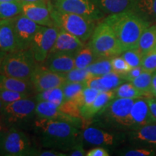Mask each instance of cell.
<instances>
[{
    "mask_svg": "<svg viewBox=\"0 0 156 156\" xmlns=\"http://www.w3.org/2000/svg\"><path fill=\"white\" fill-rule=\"evenodd\" d=\"M34 126L41 145L44 147L68 152L82 142L80 128L71 123L36 118Z\"/></svg>",
    "mask_w": 156,
    "mask_h": 156,
    "instance_id": "1",
    "label": "cell"
},
{
    "mask_svg": "<svg viewBox=\"0 0 156 156\" xmlns=\"http://www.w3.org/2000/svg\"><path fill=\"white\" fill-rule=\"evenodd\" d=\"M104 21L112 27L124 51L137 48L140 36L151 25L133 10L108 15Z\"/></svg>",
    "mask_w": 156,
    "mask_h": 156,
    "instance_id": "2",
    "label": "cell"
},
{
    "mask_svg": "<svg viewBox=\"0 0 156 156\" xmlns=\"http://www.w3.org/2000/svg\"><path fill=\"white\" fill-rule=\"evenodd\" d=\"M39 63L30 48L7 53L4 58L0 73L8 77L30 80Z\"/></svg>",
    "mask_w": 156,
    "mask_h": 156,
    "instance_id": "3",
    "label": "cell"
},
{
    "mask_svg": "<svg viewBox=\"0 0 156 156\" xmlns=\"http://www.w3.org/2000/svg\"><path fill=\"white\" fill-rule=\"evenodd\" d=\"M51 15L55 26L64 29L85 42L92 36L96 21L82 15L65 12L53 7L51 2Z\"/></svg>",
    "mask_w": 156,
    "mask_h": 156,
    "instance_id": "4",
    "label": "cell"
},
{
    "mask_svg": "<svg viewBox=\"0 0 156 156\" xmlns=\"http://www.w3.org/2000/svg\"><path fill=\"white\" fill-rule=\"evenodd\" d=\"M88 45L98 58H113L124 52L112 27L104 20L96 25Z\"/></svg>",
    "mask_w": 156,
    "mask_h": 156,
    "instance_id": "5",
    "label": "cell"
},
{
    "mask_svg": "<svg viewBox=\"0 0 156 156\" xmlns=\"http://www.w3.org/2000/svg\"><path fill=\"white\" fill-rule=\"evenodd\" d=\"M40 150L34 145L24 132L16 127H10L2 134L0 140V155H38Z\"/></svg>",
    "mask_w": 156,
    "mask_h": 156,
    "instance_id": "6",
    "label": "cell"
},
{
    "mask_svg": "<svg viewBox=\"0 0 156 156\" xmlns=\"http://www.w3.org/2000/svg\"><path fill=\"white\" fill-rule=\"evenodd\" d=\"M36 101L29 98L20 99L5 105L0 112L4 124L7 127H16L26 124L36 115Z\"/></svg>",
    "mask_w": 156,
    "mask_h": 156,
    "instance_id": "7",
    "label": "cell"
},
{
    "mask_svg": "<svg viewBox=\"0 0 156 156\" xmlns=\"http://www.w3.org/2000/svg\"><path fill=\"white\" fill-rule=\"evenodd\" d=\"M135 100L125 98L113 99L99 114L116 125L129 127L132 126L130 112Z\"/></svg>",
    "mask_w": 156,
    "mask_h": 156,
    "instance_id": "8",
    "label": "cell"
},
{
    "mask_svg": "<svg viewBox=\"0 0 156 156\" xmlns=\"http://www.w3.org/2000/svg\"><path fill=\"white\" fill-rule=\"evenodd\" d=\"M58 28L56 26H41L33 38L30 49L39 64L46 59L55 44Z\"/></svg>",
    "mask_w": 156,
    "mask_h": 156,
    "instance_id": "9",
    "label": "cell"
},
{
    "mask_svg": "<svg viewBox=\"0 0 156 156\" xmlns=\"http://www.w3.org/2000/svg\"><path fill=\"white\" fill-rule=\"evenodd\" d=\"M51 5L58 10L82 15L95 21L102 19L104 15L93 0H53Z\"/></svg>",
    "mask_w": 156,
    "mask_h": 156,
    "instance_id": "10",
    "label": "cell"
},
{
    "mask_svg": "<svg viewBox=\"0 0 156 156\" xmlns=\"http://www.w3.org/2000/svg\"><path fill=\"white\" fill-rule=\"evenodd\" d=\"M34 90L37 93L46 90L62 87L66 83L64 75L48 69L42 64H38L30 79Z\"/></svg>",
    "mask_w": 156,
    "mask_h": 156,
    "instance_id": "11",
    "label": "cell"
},
{
    "mask_svg": "<svg viewBox=\"0 0 156 156\" xmlns=\"http://www.w3.org/2000/svg\"><path fill=\"white\" fill-rule=\"evenodd\" d=\"M20 50L30 48L33 38L41 27L24 15L20 14L12 18Z\"/></svg>",
    "mask_w": 156,
    "mask_h": 156,
    "instance_id": "12",
    "label": "cell"
},
{
    "mask_svg": "<svg viewBox=\"0 0 156 156\" xmlns=\"http://www.w3.org/2000/svg\"><path fill=\"white\" fill-rule=\"evenodd\" d=\"M36 116V118L59 120L71 123L80 129L83 127L84 124L83 118L72 116L64 114L61 111L58 105L49 101H40L37 103Z\"/></svg>",
    "mask_w": 156,
    "mask_h": 156,
    "instance_id": "13",
    "label": "cell"
},
{
    "mask_svg": "<svg viewBox=\"0 0 156 156\" xmlns=\"http://www.w3.org/2000/svg\"><path fill=\"white\" fill-rule=\"evenodd\" d=\"M22 14L42 26H55L51 15L50 0L46 2L23 4Z\"/></svg>",
    "mask_w": 156,
    "mask_h": 156,
    "instance_id": "14",
    "label": "cell"
},
{
    "mask_svg": "<svg viewBox=\"0 0 156 156\" xmlns=\"http://www.w3.org/2000/svg\"><path fill=\"white\" fill-rule=\"evenodd\" d=\"M42 64L51 71L65 75L75 67V56L62 52H51Z\"/></svg>",
    "mask_w": 156,
    "mask_h": 156,
    "instance_id": "15",
    "label": "cell"
},
{
    "mask_svg": "<svg viewBox=\"0 0 156 156\" xmlns=\"http://www.w3.org/2000/svg\"><path fill=\"white\" fill-rule=\"evenodd\" d=\"M84 46V42L80 39L64 29L58 28L57 38L51 52H62L75 56Z\"/></svg>",
    "mask_w": 156,
    "mask_h": 156,
    "instance_id": "16",
    "label": "cell"
},
{
    "mask_svg": "<svg viewBox=\"0 0 156 156\" xmlns=\"http://www.w3.org/2000/svg\"><path fill=\"white\" fill-rule=\"evenodd\" d=\"M0 50L5 53L20 50L12 18L0 20Z\"/></svg>",
    "mask_w": 156,
    "mask_h": 156,
    "instance_id": "17",
    "label": "cell"
},
{
    "mask_svg": "<svg viewBox=\"0 0 156 156\" xmlns=\"http://www.w3.org/2000/svg\"><path fill=\"white\" fill-rule=\"evenodd\" d=\"M116 98L115 90L100 92L92 103L80 107V114L83 120H90L95 115L99 114L108 104L111 101Z\"/></svg>",
    "mask_w": 156,
    "mask_h": 156,
    "instance_id": "18",
    "label": "cell"
},
{
    "mask_svg": "<svg viewBox=\"0 0 156 156\" xmlns=\"http://www.w3.org/2000/svg\"><path fill=\"white\" fill-rule=\"evenodd\" d=\"M132 126L140 127L145 124L155 122L152 116L146 100L137 99L134 101L130 112Z\"/></svg>",
    "mask_w": 156,
    "mask_h": 156,
    "instance_id": "19",
    "label": "cell"
},
{
    "mask_svg": "<svg viewBox=\"0 0 156 156\" xmlns=\"http://www.w3.org/2000/svg\"><path fill=\"white\" fill-rule=\"evenodd\" d=\"M103 14L113 15L132 10L135 0H93Z\"/></svg>",
    "mask_w": 156,
    "mask_h": 156,
    "instance_id": "20",
    "label": "cell"
},
{
    "mask_svg": "<svg viewBox=\"0 0 156 156\" xmlns=\"http://www.w3.org/2000/svg\"><path fill=\"white\" fill-rule=\"evenodd\" d=\"M82 135L87 142L95 145H112L114 142L113 134L95 127L85 129Z\"/></svg>",
    "mask_w": 156,
    "mask_h": 156,
    "instance_id": "21",
    "label": "cell"
},
{
    "mask_svg": "<svg viewBox=\"0 0 156 156\" xmlns=\"http://www.w3.org/2000/svg\"><path fill=\"white\" fill-rule=\"evenodd\" d=\"M0 89L29 93V94H30L33 90H34L30 80L8 77L1 73H0Z\"/></svg>",
    "mask_w": 156,
    "mask_h": 156,
    "instance_id": "22",
    "label": "cell"
},
{
    "mask_svg": "<svg viewBox=\"0 0 156 156\" xmlns=\"http://www.w3.org/2000/svg\"><path fill=\"white\" fill-rule=\"evenodd\" d=\"M132 10L151 24L156 22V0H135Z\"/></svg>",
    "mask_w": 156,
    "mask_h": 156,
    "instance_id": "23",
    "label": "cell"
},
{
    "mask_svg": "<svg viewBox=\"0 0 156 156\" xmlns=\"http://www.w3.org/2000/svg\"><path fill=\"white\" fill-rule=\"evenodd\" d=\"M156 48V25L147 27L140 36L138 43V50L145 54Z\"/></svg>",
    "mask_w": 156,
    "mask_h": 156,
    "instance_id": "24",
    "label": "cell"
},
{
    "mask_svg": "<svg viewBox=\"0 0 156 156\" xmlns=\"http://www.w3.org/2000/svg\"><path fill=\"white\" fill-rule=\"evenodd\" d=\"M97 58L89 45L84 46L75 55V66L76 68L85 69Z\"/></svg>",
    "mask_w": 156,
    "mask_h": 156,
    "instance_id": "25",
    "label": "cell"
},
{
    "mask_svg": "<svg viewBox=\"0 0 156 156\" xmlns=\"http://www.w3.org/2000/svg\"><path fill=\"white\" fill-rule=\"evenodd\" d=\"M23 3L20 1H9L0 3V20L11 19L22 14Z\"/></svg>",
    "mask_w": 156,
    "mask_h": 156,
    "instance_id": "26",
    "label": "cell"
},
{
    "mask_svg": "<svg viewBox=\"0 0 156 156\" xmlns=\"http://www.w3.org/2000/svg\"><path fill=\"white\" fill-rule=\"evenodd\" d=\"M36 101H49L56 103V104L62 105L64 102V97L62 87H54V88L46 90L42 92L38 93L36 96Z\"/></svg>",
    "mask_w": 156,
    "mask_h": 156,
    "instance_id": "27",
    "label": "cell"
},
{
    "mask_svg": "<svg viewBox=\"0 0 156 156\" xmlns=\"http://www.w3.org/2000/svg\"><path fill=\"white\" fill-rule=\"evenodd\" d=\"M115 90L116 98H141L142 97H146L147 95L145 93L138 90L132 83L121 84Z\"/></svg>",
    "mask_w": 156,
    "mask_h": 156,
    "instance_id": "28",
    "label": "cell"
},
{
    "mask_svg": "<svg viewBox=\"0 0 156 156\" xmlns=\"http://www.w3.org/2000/svg\"><path fill=\"white\" fill-rule=\"evenodd\" d=\"M86 69L93 75L101 76L113 72L111 59L108 58H98Z\"/></svg>",
    "mask_w": 156,
    "mask_h": 156,
    "instance_id": "29",
    "label": "cell"
},
{
    "mask_svg": "<svg viewBox=\"0 0 156 156\" xmlns=\"http://www.w3.org/2000/svg\"><path fill=\"white\" fill-rule=\"evenodd\" d=\"M134 138L156 145V124H148L139 127L134 134Z\"/></svg>",
    "mask_w": 156,
    "mask_h": 156,
    "instance_id": "30",
    "label": "cell"
},
{
    "mask_svg": "<svg viewBox=\"0 0 156 156\" xmlns=\"http://www.w3.org/2000/svg\"><path fill=\"white\" fill-rule=\"evenodd\" d=\"M153 73L143 71L142 73L135 79H134L131 83L136 88L142 92L145 93L148 98L153 96L151 93L152 80H153Z\"/></svg>",
    "mask_w": 156,
    "mask_h": 156,
    "instance_id": "31",
    "label": "cell"
},
{
    "mask_svg": "<svg viewBox=\"0 0 156 156\" xmlns=\"http://www.w3.org/2000/svg\"><path fill=\"white\" fill-rule=\"evenodd\" d=\"M100 81L103 91L106 92V91L114 90L119 86L121 84L123 83L124 80L122 77V76L112 72V73L100 76Z\"/></svg>",
    "mask_w": 156,
    "mask_h": 156,
    "instance_id": "32",
    "label": "cell"
},
{
    "mask_svg": "<svg viewBox=\"0 0 156 156\" xmlns=\"http://www.w3.org/2000/svg\"><path fill=\"white\" fill-rule=\"evenodd\" d=\"M85 87H86V85L85 83L66 82L62 86L64 101H73L79 95Z\"/></svg>",
    "mask_w": 156,
    "mask_h": 156,
    "instance_id": "33",
    "label": "cell"
},
{
    "mask_svg": "<svg viewBox=\"0 0 156 156\" xmlns=\"http://www.w3.org/2000/svg\"><path fill=\"white\" fill-rule=\"evenodd\" d=\"M100 92L101 91L96 89L86 86L82 90L79 95L75 99H74L73 101H75L80 107L87 106L94 101Z\"/></svg>",
    "mask_w": 156,
    "mask_h": 156,
    "instance_id": "34",
    "label": "cell"
},
{
    "mask_svg": "<svg viewBox=\"0 0 156 156\" xmlns=\"http://www.w3.org/2000/svg\"><path fill=\"white\" fill-rule=\"evenodd\" d=\"M93 75L85 69H80L75 67L70 70L69 73L64 75L67 82H75V83H86V81Z\"/></svg>",
    "mask_w": 156,
    "mask_h": 156,
    "instance_id": "35",
    "label": "cell"
},
{
    "mask_svg": "<svg viewBox=\"0 0 156 156\" xmlns=\"http://www.w3.org/2000/svg\"><path fill=\"white\" fill-rule=\"evenodd\" d=\"M143 56V54L138 50V48L124 51L122 54V57L132 68L141 66Z\"/></svg>",
    "mask_w": 156,
    "mask_h": 156,
    "instance_id": "36",
    "label": "cell"
},
{
    "mask_svg": "<svg viewBox=\"0 0 156 156\" xmlns=\"http://www.w3.org/2000/svg\"><path fill=\"white\" fill-rule=\"evenodd\" d=\"M111 63H112L113 72L122 76V77L132 69V67L129 65V64L122 56H116L112 58Z\"/></svg>",
    "mask_w": 156,
    "mask_h": 156,
    "instance_id": "37",
    "label": "cell"
},
{
    "mask_svg": "<svg viewBox=\"0 0 156 156\" xmlns=\"http://www.w3.org/2000/svg\"><path fill=\"white\" fill-rule=\"evenodd\" d=\"M30 94L25 93H20L16 91L8 90H1L0 89V100L2 101L5 105L14 102L20 99L29 98Z\"/></svg>",
    "mask_w": 156,
    "mask_h": 156,
    "instance_id": "38",
    "label": "cell"
},
{
    "mask_svg": "<svg viewBox=\"0 0 156 156\" xmlns=\"http://www.w3.org/2000/svg\"><path fill=\"white\" fill-rule=\"evenodd\" d=\"M141 67L144 71L150 73L156 71V48L144 54Z\"/></svg>",
    "mask_w": 156,
    "mask_h": 156,
    "instance_id": "39",
    "label": "cell"
},
{
    "mask_svg": "<svg viewBox=\"0 0 156 156\" xmlns=\"http://www.w3.org/2000/svg\"><path fill=\"white\" fill-rule=\"evenodd\" d=\"M60 109L64 114L69 115V116L80 117L82 118L80 114V107L73 101H64L62 105L59 106Z\"/></svg>",
    "mask_w": 156,
    "mask_h": 156,
    "instance_id": "40",
    "label": "cell"
},
{
    "mask_svg": "<svg viewBox=\"0 0 156 156\" xmlns=\"http://www.w3.org/2000/svg\"><path fill=\"white\" fill-rule=\"evenodd\" d=\"M143 71L144 70L142 68L141 66H140V67L132 68V69L130 70L128 73H126V75L122 76V78L124 80L132 82L134 79H135L136 77H137L138 76L141 75Z\"/></svg>",
    "mask_w": 156,
    "mask_h": 156,
    "instance_id": "41",
    "label": "cell"
},
{
    "mask_svg": "<svg viewBox=\"0 0 156 156\" xmlns=\"http://www.w3.org/2000/svg\"><path fill=\"white\" fill-rule=\"evenodd\" d=\"M86 152L84 150L83 142H80L75 145L74 147L67 152V155L70 156H84L86 155Z\"/></svg>",
    "mask_w": 156,
    "mask_h": 156,
    "instance_id": "42",
    "label": "cell"
},
{
    "mask_svg": "<svg viewBox=\"0 0 156 156\" xmlns=\"http://www.w3.org/2000/svg\"><path fill=\"white\" fill-rule=\"evenodd\" d=\"M153 155V151L145 149H138L129 151L124 154L126 156H148Z\"/></svg>",
    "mask_w": 156,
    "mask_h": 156,
    "instance_id": "43",
    "label": "cell"
},
{
    "mask_svg": "<svg viewBox=\"0 0 156 156\" xmlns=\"http://www.w3.org/2000/svg\"><path fill=\"white\" fill-rule=\"evenodd\" d=\"M87 156H108L109 153L103 147H98L90 150L86 153Z\"/></svg>",
    "mask_w": 156,
    "mask_h": 156,
    "instance_id": "44",
    "label": "cell"
},
{
    "mask_svg": "<svg viewBox=\"0 0 156 156\" xmlns=\"http://www.w3.org/2000/svg\"><path fill=\"white\" fill-rule=\"evenodd\" d=\"M39 156H67V154H64L62 152L55 151L54 149L47 150V151H40L38 155Z\"/></svg>",
    "mask_w": 156,
    "mask_h": 156,
    "instance_id": "45",
    "label": "cell"
},
{
    "mask_svg": "<svg viewBox=\"0 0 156 156\" xmlns=\"http://www.w3.org/2000/svg\"><path fill=\"white\" fill-rule=\"evenodd\" d=\"M147 102L149 106L150 111H151V114L153 116V118L156 122V99L153 98H147L146 99Z\"/></svg>",
    "mask_w": 156,
    "mask_h": 156,
    "instance_id": "46",
    "label": "cell"
},
{
    "mask_svg": "<svg viewBox=\"0 0 156 156\" xmlns=\"http://www.w3.org/2000/svg\"><path fill=\"white\" fill-rule=\"evenodd\" d=\"M151 93L153 96L156 98V72L153 73V80H152Z\"/></svg>",
    "mask_w": 156,
    "mask_h": 156,
    "instance_id": "47",
    "label": "cell"
},
{
    "mask_svg": "<svg viewBox=\"0 0 156 156\" xmlns=\"http://www.w3.org/2000/svg\"><path fill=\"white\" fill-rule=\"evenodd\" d=\"M23 4L24 3H36V2H46L49 0H20Z\"/></svg>",
    "mask_w": 156,
    "mask_h": 156,
    "instance_id": "48",
    "label": "cell"
},
{
    "mask_svg": "<svg viewBox=\"0 0 156 156\" xmlns=\"http://www.w3.org/2000/svg\"><path fill=\"white\" fill-rule=\"evenodd\" d=\"M6 54H7V53H5V52H4V51H2L0 50V67H1L3 59H4V58H5Z\"/></svg>",
    "mask_w": 156,
    "mask_h": 156,
    "instance_id": "49",
    "label": "cell"
},
{
    "mask_svg": "<svg viewBox=\"0 0 156 156\" xmlns=\"http://www.w3.org/2000/svg\"><path fill=\"white\" fill-rule=\"evenodd\" d=\"M5 128H4V126L2 125V124L1 122H0V133H2V132H5Z\"/></svg>",
    "mask_w": 156,
    "mask_h": 156,
    "instance_id": "50",
    "label": "cell"
},
{
    "mask_svg": "<svg viewBox=\"0 0 156 156\" xmlns=\"http://www.w3.org/2000/svg\"><path fill=\"white\" fill-rule=\"evenodd\" d=\"M3 107H4V103H2V101L0 100V112H1L2 109Z\"/></svg>",
    "mask_w": 156,
    "mask_h": 156,
    "instance_id": "51",
    "label": "cell"
},
{
    "mask_svg": "<svg viewBox=\"0 0 156 156\" xmlns=\"http://www.w3.org/2000/svg\"><path fill=\"white\" fill-rule=\"evenodd\" d=\"M9 1H20V0H0V3L4 2H9Z\"/></svg>",
    "mask_w": 156,
    "mask_h": 156,
    "instance_id": "52",
    "label": "cell"
},
{
    "mask_svg": "<svg viewBox=\"0 0 156 156\" xmlns=\"http://www.w3.org/2000/svg\"><path fill=\"white\" fill-rule=\"evenodd\" d=\"M2 133H0V140H1V137H2Z\"/></svg>",
    "mask_w": 156,
    "mask_h": 156,
    "instance_id": "53",
    "label": "cell"
}]
</instances>
